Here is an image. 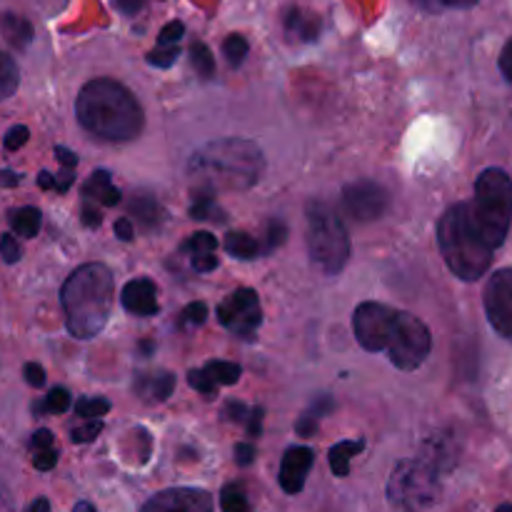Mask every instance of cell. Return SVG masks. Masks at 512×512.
Here are the masks:
<instances>
[{"mask_svg":"<svg viewBox=\"0 0 512 512\" xmlns=\"http://www.w3.org/2000/svg\"><path fill=\"white\" fill-rule=\"evenodd\" d=\"M140 512H213V498L198 488H170L150 498Z\"/></svg>","mask_w":512,"mask_h":512,"instance_id":"obj_13","label":"cell"},{"mask_svg":"<svg viewBox=\"0 0 512 512\" xmlns=\"http://www.w3.org/2000/svg\"><path fill=\"white\" fill-rule=\"evenodd\" d=\"M85 198L98 200L100 205L105 208H113V205L120 203V190L110 183V173L108 170H98V173L90 175L88 185H85Z\"/></svg>","mask_w":512,"mask_h":512,"instance_id":"obj_17","label":"cell"},{"mask_svg":"<svg viewBox=\"0 0 512 512\" xmlns=\"http://www.w3.org/2000/svg\"><path fill=\"white\" fill-rule=\"evenodd\" d=\"M235 460H238V465L248 468V465L255 460V448H253V445H250V443H238V445H235Z\"/></svg>","mask_w":512,"mask_h":512,"instance_id":"obj_46","label":"cell"},{"mask_svg":"<svg viewBox=\"0 0 512 512\" xmlns=\"http://www.w3.org/2000/svg\"><path fill=\"white\" fill-rule=\"evenodd\" d=\"M190 58H193V68L200 78H205V80L213 78L215 58H213V53L208 50V45L193 43V48H190Z\"/></svg>","mask_w":512,"mask_h":512,"instance_id":"obj_28","label":"cell"},{"mask_svg":"<svg viewBox=\"0 0 512 512\" xmlns=\"http://www.w3.org/2000/svg\"><path fill=\"white\" fill-rule=\"evenodd\" d=\"M285 235H288V230H285V225L280 223V220H273V223L268 225V235H265V253H270V250H275L278 245L285 243Z\"/></svg>","mask_w":512,"mask_h":512,"instance_id":"obj_41","label":"cell"},{"mask_svg":"<svg viewBox=\"0 0 512 512\" xmlns=\"http://www.w3.org/2000/svg\"><path fill=\"white\" fill-rule=\"evenodd\" d=\"M108 410H110V400L105 398H80L78 403H75V415H78V418H88V420L103 418Z\"/></svg>","mask_w":512,"mask_h":512,"instance_id":"obj_31","label":"cell"},{"mask_svg":"<svg viewBox=\"0 0 512 512\" xmlns=\"http://www.w3.org/2000/svg\"><path fill=\"white\" fill-rule=\"evenodd\" d=\"M470 218L490 248H500L508 238L512 220V180L505 170L488 168L475 183V198L468 203Z\"/></svg>","mask_w":512,"mask_h":512,"instance_id":"obj_5","label":"cell"},{"mask_svg":"<svg viewBox=\"0 0 512 512\" xmlns=\"http://www.w3.org/2000/svg\"><path fill=\"white\" fill-rule=\"evenodd\" d=\"M218 215H223V213H220L218 205H215L213 193H210V190H198V193H195L193 205H190V218H195V220H215V218H218Z\"/></svg>","mask_w":512,"mask_h":512,"instance_id":"obj_27","label":"cell"},{"mask_svg":"<svg viewBox=\"0 0 512 512\" xmlns=\"http://www.w3.org/2000/svg\"><path fill=\"white\" fill-rule=\"evenodd\" d=\"M193 268L198 270V273H210V270L218 268V258H215V253L195 255V258H193Z\"/></svg>","mask_w":512,"mask_h":512,"instance_id":"obj_47","label":"cell"},{"mask_svg":"<svg viewBox=\"0 0 512 512\" xmlns=\"http://www.w3.org/2000/svg\"><path fill=\"white\" fill-rule=\"evenodd\" d=\"M263 415H265L263 408L250 410V415H248V435H250V438H258V435H260V428H263Z\"/></svg>","mask_w":512,"mask_h":512,"instance_id":"obj_48","label":"cell"},{"mask_svg":"<svg viewBox=\"0 0 512 512\" xmlns=\"http://www.w3.org/2000/svg\"><path fill=\"white\" fill-rule=\"evenodd\" d=\"M38 185L43 190H55V178L48 173V170H43V173H40V178H38Z\"/></svg>","mask_w":512,"mask_h":512,"instance_id":"obj_57","label":"cell"},{"mask_svg":"<svg viewBox=\"0 0 512 512\" xmlns=\"http://www.w3.org/2000/svg\"><path fill=\"white\" fill-rule=\"evenodd\" d=\"M3 33L5 38H8V43L18 50L28 48L30 38H33V28H30L28 20L13 13L3 15Z\"/></svg>","mask_w":512,"mask_h":512,"instance_id":"obj_23","label":"cell"},{"mask_svg":"<svg viewBox=\"0 0 512 512\" xmlns=\"http://www.w3.org/2000/svg\"><path fill=\"white\" fill-rule=\"evenodd\" d=\"M203 373L208 375V378L220 388V385L238 383L240 375H243V370H240V365L228 363V360H210V363L203 368Z\"/></svg>","mask_w":512,"mask_h":512,"instance_id":"obj_25","label":"cell"},{"mask_svg":"<svg viewBox=\"0 0 512 512\" xmlns=\"http://www.w3.org/2000/svg\"><path fill=\"white\" fill-rule=\"evenodd\" d=\"M75 115L90 135L113 143H128L143 130L145 115L135 95L110 78H95L80 88Z\"/></svg>","mask_w":512,"mask_h":512,"instance_id":"obj_1","label":"cell"},{"mask_svg":"<svg viewBox=\"0 0 512 512\" xmlns=\"http://www.w3.org/2000/svg\"><path fill=\"white\" fill-rule=\"evenodd\" d=\"M18 83H20L18 63H15L8 53L0 50V100L10 98V95L18 90Z\"/></svg>","mask_w":512,"mask_h":512,"instance_id":"obj_26","label":"cell"},{"mask_svg":"<svg viewBox=\"0 0 512 512\" xmlns=\"http://www.w3.org/2000/svg\"><path fill=\"white\" fill-rule=\"evenodd\" d=\"M248 40L243 38V35H228V38H225V43H223V53H225V58H228V63L230 65H235V68H238L240 63H243L245 58H248Z\"/></svg>","mask_w":512,"mask_h":512,"instance_id":"obj_32","label":"cell"},{"mask_svg":"<svg viewBox=\"0 0 512 512\" xmlns=\"http://www.w3.org/2000/svg\"><path fill=\"white\" fill-rule=\"evenodd\" d=\"M365 440H343V443L333 445L330 448V470H333L338 478H348L350 473V460L358 453H363Z\"/></svg>","mask_w":512,"mask_h":512,"instance_id":"obj_21","label":"cell"},{"mask_svg":"<svg viewBox=\"0 0 512 512\" xmlns=\"http://www.w3.org/2000/svg\"><path fill=\"white\" fill-rule=\"evenodd\" d=\"M430 348H433V338H430V330L425 328L423 320L398 310L388 348H385L390 355V363L398 370L410 373V370H418L425 363Z\"/></svg>","mask_w":512,"mask_h":512,"instance_id":"obj_8","label":"cell"},{"mask_svg":"<svg viewBox=\"0 0 512 512\" xmlns=\"http://www.w3.org/2000/svg\"><path fill=\"white\" fill-rule=\"evenodd\" d=\"M185 253H190L195 258V255H208V253H215L218 250V238L210 233H195L190 235L188 240H185L183 245Z\"/></svg>","mask_w":512,"mask_h":512,"instance_id":"obj_33","label":"cell"},{"mask_svg":"<svg viewBox=\"0 0 512 512\" xmlns=\"http://www.w3.org/2000/svg\"><path fill=\"white\" fill-rule=\"evenodd\" d=\"M40 223H43V215H40L38 208H20L10 215V225H13L15 235H20V238H35Z\"/></svg>","mask_w":512,"mask_h":512,"instance_id":"obj_24","label":"cell"},{"mask_svg":"<svg viewBox=\"0 0 512 512\" xmlns=\"http://www.w3.org/2000/svg\"><path fill=\"white\" fill-rule=\"evenodd\" d=\"M135 390L140 395H145L148 400H155V403H163L173 395L175 390V375L173 373H150V375H138V383H135Z\"/></svg>","mask_w":512,"mask_h":512,"instance_id":"obj_16","label":"cell"},{"mask_svg":"<svg viewBox=\"0 0 512 512\" xmlns=\"http://www.w3.org/2000/svg\"><path fill=\"white\" fill-rule=\"evenodd\" d=\"M225 415H230V420H238V423H243V420H248L250 410H245L243 403H228Z\"/></svg>","mask_w":512,"mask_h":512,"instance_id":"obj_52","label":"cell"},{"mask_svg":"<svg viewBox=\"0 0 512 512\" xmlns=\"http://www.w3.org/2000/svg\"><path fill=\"white\" fill-rule=\"evenodd\" d=\"M183 35H185V25L180 23V20H173V23H168L163 30H160V35H158L160 48H168V45H178Z\"/></svg>","mask_w":512,"mask_h":512,"instance_id":"obj_36","label":"cell"},{"mask_svg":"<svg viewBox=\"0 0 512 512\" xmlns=\"http://www.w3.org/2000/svg\"><path fill=\"white\" fill-rule=\"evenodd\" d=\"M133 235H135V228L128 218H120L118 223H115V238H120L128 243V240H133Z\"/></svg>","mask_w":512,"mask_h":512,"instance_id":"obj_50","label":"cell"},{"mask_svg":"<svg viewBox=\"0 0 512 512\" xmlns=\"http://www.w3.org/2000/svg\"><path fill=\"white\" fill-rule=\"evenodd\" d=\"M285 28H288V33L293 35V38L310 43V40L318 38L320 20L315 18V15L305 13V10L295 8V10H290L288 18H285Z\"/></svg>","mask_w":512,"mask_h":512,"instance_id":"obj_20","label":"cell"},{"mask_svg":"<svg viewBox=\"0 0 512 512\" xmlns=\"http://www.w3.org/2000/svg\"><path fill=\"white\" fill-rule=\"evenodd\" d=\"M65 323L73 338L90 340L108 325L113 310V273L103 263H85L70 273L60 290Z\"/></svg>","mask_w":512,"mask_h":512,"instance_id":"obj_3","label":"cell"},{"mask_svg":"<svg viewBox=\"0 0 512 512\" xmlns=\"http://www.w3.org/2000/svg\"><path fill=\"white\" fill-rule=\"evenodd\" d=\"M30 512H50V503L45 498H38L33 505H30Z\"/></svg>","mask_w":512,"mask_h":512,"instance_id":"obj_58","label":"cell"},{"mask_svg":"<svg viewBox=\"0 0 512 512\" xmlns=\"http://www.w3.org/2000/svg\"><path fill=\"white\" fill-rule=\"evenodd\" d=\"M390 205L388 190L375 180H358L343 190V208L358 223H373L385 215Z\"/></svg>","mask_w":512,"mask_h":512,"instance_id":"obj_11","label":"cell"},{"mask_svg":"<svg viewBox=\"0 0 512 512\" xmlns=\"http://www.w3.org/2000/svg\"><path fill=\"white\" fill-rule=\"evenodd\" d=\"M498 512H512V505H503V508H498Z\"/></svg>","mask_w":512,"mask_h":512,"instance_id":"obj_60","label":"cell"},{"mask_svg":"<svg viewBox=\"0 0 512 512\" xmlns=\"http://www.w3.org/2000/svg\"><path fill=\"white\" fill-rule=\"evenodd\" d=\"M55 158L60 160L63 170H75V168H78V155H75L73 150L63 148V145H55Z\"/></svg>","mask_w":512,"mask_h":512,"instance_id":"obj_45","label":"cell"},{"mask_svg":"<svg viewBox=\"0 0 512 512\" xmlns=\"http://www.w3.org/2000/svg\"><path fill=\"white\" fill-rule=\"evenodd\" d=\"M308 253L323 275H338L350 258V235L343 220L320 200L308 203Z\"/></svg>","mask_w":512,"mask_h":512,"instance_id":"obj_6","label":"cell"},{"mask_svg":"<svg viewBox=\"0 0 512 512\" xmlns=\"http://www.w3.org/2000/svg\"><path fill=\"white\" fill-rule=\"evenodd\" d=\"M115 3H118V8L123 10V13L133 15V13H138L140 8H143L145 0H115Z\"/></svg>","mask_w":512,"mask_h":512,"instance_id":"obj_54","label":"cell"},{"mask_svg":"<svg viewBox=\"0 0 512 512\" xmlns=\"http://www.w3.org/2000/svg\"><path fill=\"white\" fill-rule=\"evenodd\" d=\"M500 70H503L505 78L512 83V40H508V45H505L503 53H500Z\"/></svg>","mask_w":512,"mask_h":512,"instance_id":"obj_51","label":"cell"},{"mask_svg":"<svg viewBox=\"0 0 512 512\" xmlns=\"http://www.w3.org/2000/svg\"><path fill=\"white\" fill-rule=\"evenodd\" d=\"M120 300H123V308L128 313L140 315V318H150L160 310L158 305V288L150 278H135L130 280L128 285L120 293Z\"/></svg>","mask_w":512,"mask_h":512,"instance_id":"obj_15","label":"cell"},{"mask_svg":"<svg viewBox=\"0 0 512 512\" xmlns=\"http://www.w3.org/2000/svg\"><path fill=\"white\" fill-rule=\"evenodd\" d=\"M28 135L30 130L25 128V125H15V128H10L8 133H5V150H18L23 148L25 143H28Z\"/></svg>","mask_w":512,"mask_h":512,"instance_id":"obj_42","label":"cell"},{"mask_svg":"<svg viewBox=\"0 0 512 512\" xmlns=\"http://www.w3.org/2000/svg\"><path fill=\"white\" fill-rule=\"evenodd\" d=\"M395 313L398 310L383 303H360L353 313V333L358 343L370 353H380V350L388 348Z\"/></svg>","mask_w":512,"mask_h":512,"instance_id":"obj_10","label":"cell"},{"mask_svg":"<svg viewBox=\"0 0 512 512\" xmlns=\"http://www.w3.org/2000/svg\"><path fill=\"white\" fill-rule=\"evenodd\" d=\"M73 512H98V510H95L90 503H78V505H75V508H73Z\"/></svg>","mask_w":512,"mask_h":512,"instance_id":"obj_59","label":"cell"},{"mask_svg":"<svg viewBox=\"0 0 512 512\" xmlns=\"http://www.w3.org/2000/svg\"><path fill=\"white\" fill-rule=\"evenodd\" d=\"M333 408H335V403L328 398V395H320V398H315L313 403L308 405V410H305V413L300 415L298 425H295L298 435H303V438H310V435H315V430H318L320 420H323L325 415H328Z\"/></svg>","mask_w":512,"mask_h":512,"instance_id":"obj_19","label":"cell"},{"mask_svg":"<svg viewBox=\"0 0 512 512\" xmlns=\"http://www.w3.org/2000/svg\"><path fill=\"white\" fill-rule=\"evenodd\" d=\"M70 403H73V398H70L68 390H65V388H53L48 393V398H45V403L35 408V413H43V410H48V413H55V415L68 413Z\"/></svg>","mask_w":512,"mask_h":512,"instance_id":"obj_30","label":"cell"},{"mask_svg":"<svg viewBox=\"0 0 512 512\" xmlns=\"http://www.w3.org/2000/svg\"><path fill=\"white\" fill-rule=\"evenodd\" d=\"M315 463V453L305 445H295L288 453L283 455V463H280V488L288 495H298L305 488V480H308L310 468Z\"/></svg>","mask_w":512,"mask_h":512,"instance_id":"obj_14","label":"cell"},{"mask_svg":"<svg viewBox=\"0 0 512 512\" xmlns=\"http://www.w3.org/2000/svg\"><path fill=\"white\" fill-rule=\"evenodd\" d=\"M265 168L263 150L245 138H223L203 145L190 155L188 173L205 190H248Z\"/></svg>","mask_w":512,"mask_h":512,"instance_id":"obj_2","label":"cell"},{"mask_svg":"<svg viewBox=\"0 0 512 512\" xmlns=\"http://www.w3.org/2000/svg\"><path fill=\"white\" fill-rule=\"evenodd\" d=\"M0 512H13V498L3 485H0Z\"/></svg>","mask_w":512,"mask_h":512,"instance_id":"obj_56","label":"cell"},{"mask_svg":"<svg viewBox=\"0 0 512 512\" xmlns=\"http://www.w3.org/2000/svg\"><path fill=\"white\" fill-rule=\"evenodd\" d=\"M180 48L178 45H168V48H155L153 53L148 55V63L155 65V68H170V65L178 60Z\"/></svg>","mask_w":512,"mask_h":512,"instance_id":"obj_35","label":"cell"},{"mask_svg":"<svg viewBox=\"0 0 512 512\" xmlns=\"http://www.w3.org/2000/svg\"><path fill=\"white\" fill-rule=\"evenodd\" d=\"M483 303L490 325H493L503 338L512 340V268L498 270V273L488 280L483 293Z\"/></svg>","mask_w":512,"mask_h":512,"instance_id":"obj_12","label":"cell"},{"mask_svg":"<svg viewBox=\"0 0 512 512\" xmlns=\"http://www.w3.org/2000/svg\"><path fill=\"white\" fill-rule=\"evenodd\" d=\"M20 255H23V248H20L18 238H15L13 233L0 235V258H3L8 265H13L18 263Z\"/></svg>","mask_w":512,"mask_h":512,"instance_id":"obj_34","label":"cell"},{"mask_svg":"<svg viewBox=\"0 0 512 512\" xmlns=\"http://www.w3.org/2000/svg\"><path fill=\"white\" fill-rule=\"evenodd\" d=\"M388 500L398 512H423L440 500V473L423 458L403 460L388 480Z\"/></svg>","mask_w":512,"mask_h":512,"instance_id":"obj_7","label":"cell"},{"mask_svg":"<svg viewBox=\"0 0 512 512\" xmlns=\"http://www.w3.org/2000/svg\"><path fill=\"white\" fill-rule=\"evenodd\" d=\"M130 215H135V220L143 225V230L160 228V223L165 218L160 203L155 198H150V195H140V198L130 200Z\"/></svg>","mask_w":512,"mask_h":512,"instance_id":"obj_18","label":"cell"},{"mask_svg":"<svg viewBox=\"0 0 512 512\" xmlns=\"http://www.w3.org/2000/svg\"><path fill=\"white\" fill-rule=\"evenodd\" d=\"M100 430H103V423L100 420H90V423L70 430V440L73 443H90V440H95V435H100Z\"/></svg>","mask_w":512,"mask_h":512,"instance_id":"obj_37","label":"cell"},{"mask_svg":"<svg viewBox=\"0 0 512 512\" xmlns=\"http://www.w3.org/2000/svg\"><path fill=\"white\" fill-rule=\"evenodd\" d=\"M55 463H58V453H55L53 448L35 450V458H33L35 470H40V473H48V470L55 468Z\"/></svg>","mask_w":512,"mask_h":512,"instance_id":"obj_43","label":"cell"},{"mask_svg":"<svg viewBox=\"0 0 512 512\" xmlns=\"http://www.w3.org/2000/svg\"><path fill=\"white\" fill-rule=\"evenodd\" d=\"M438 245L448 268L460 280L483 278L493 263V248L483 240L470 218L468 203H455L438 223Z\"/></svg>","mask_w":512,"mask_h":512,"instance_id":"obj_4","label":"cell"},{"mask_svg":"<svg viewBox=\"0 0 512 512\" xmlns=\"http://www.w3.org/2000/svg\"><path fill=\"white\" fill-rule=\"evenodd\" d=\"M83 223L88 225V228H98V225H100L98 210H93L90 205H85V208H83Z\"/></svg>","mask_w":512,"mask_h":512,"instance_id":"obj_53","label":"cell"},{"mask_svg":"<svg viewBox=\"0 0 512 512\" xmlns=\"http://www.w3.org/2000/svg\"><path fill=\"white\" fill-rule=\"evenodd\" d=\"M225 250H228L233 258H240V260H253L265 253L260 240L248 233H228V238H225Z\"/></svg>","mask_w":512,"mask_h":512,"instance_id":"obj_22","label":"cell"},{"mask_svg":"<svg viewBox=\"0 0 512 512\" xmlns=\"http://www.w3.org/2000/svg\"><path fill=\"white\" fill-rule=\"evenodd\" d=\"M208 318V305L205 303H190L188 308L180 315V323L183 325H203Z\"/></svg>","mask_w":512,"mask_h":512,"instance_id":"obj_40","label":"cell"},{"mask_svg":"<svg viewBox=\"0 0 512 512\" xmlns=\"http://www.w3.org/2000/svg\"><path fill=\"white\" fill-rule=\"evenodd\" d=\"M423 10H445V8H473L478 0H413Z\"/></svg>","mask_w":512,"mask_h":512,"instance_id":"obj_38","label":"cell"},{"mask_svg":"<svg viewBox=\"0 0 512 512\" xmlns=\"http://www.w3.org/2000/svg\"><path fill=\"white\" fill-rule=\"evenodd\" d=\"M23 375H25V380H28L30 388H43V385H45V370L40 368L38 363L25 365Z\"/></svg>","mask_w":512,"mask_h":512,"instance_id":"obj_44","label":"cell"},{"mask_svg":"<svg viewBox=\"0 0 512 512\" xmlns=\"http://www.w3.org/2000/svg\"><path fill=\"white\" fill-rule=\"evenodd\" d=\"M30 443H33V448L35 450H45V448H53V433H50V430H35V435H33V440H30Z\"/></svg>","mask_w":512,"mask_h":512,"instance_id":"obj_49","label":"cell"},{"mask_svg":"<svg viewBox=\"0 0 512 512\" xmlns=\"http://www.w3.org/2000/svg\"><path fill=\"white\" fill-rule=\"evenodd\" d=\"M188 383H190V388L198 390V393H203V395H215V390H218V385H215L213 380L203 373V370H190Z\"/></svg>","mask_w":512,"mask_h":512,"instance_id":"obj_39","label":"cell"},{"mask_svg":"<svg viewBox=\"0 0 512 512\" xmlns=\"http://www.w3.org/2000/svg\"><path fill=\"white\" fill-rule=\"evenodd\" d=\"M20 183V175L13 173V170H0V185L5 188H13V185Z\"/></svg>","mask_w":512,"mask_h":512,"instance_id":"obj_55","label":"cell"},{"mask_svg":"<svg viewBox=\"0 0 512 512\" xmlns=\"http://www.w3.org/2000/svg\"><path fill=\"white\" fill-rule=\"evenodd\" d=\"M218 320L225 330L243 340H253L263 323V310L255 290L240 288L218 305Z\"/></svg>","mask_w":512,"mask_h":512,"instance_id":"obj_9","label":"cell"},{"mask_svg":"<svg viewBox=\"0 0 512 512\" xmlns=\"http://www.w3.org/2000/svg\"><path fill=\"white\" fill-rule=\"evenodd\" d=\"M220 508H223V512H250L245 490L240 485L223 488V493H220Z\"/></svg>","mask_w":512,"mask_h":512,"instance_id":"obj_29","label":"cell"}]
</instances>
